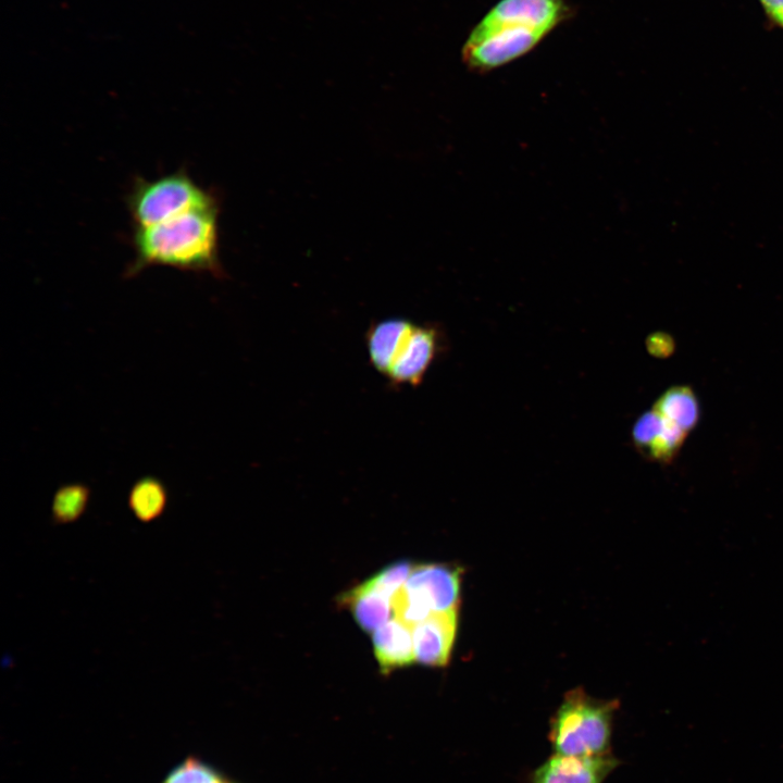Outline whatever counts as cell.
Returning a JSON list of instances; mask_svg holds the SVG:
<instances>
[{"mask_svg":"<svg viewBox=\"0 0 783 783\" xmlns=\"http://www.w3.org/2000/svg\"><path fill=\"white\" fill-rule=\"evenodd\" d=\"M570 14L566 0H500L462 47L469 70L489 72L533 50Z\"/></svg>","mask_w":783,"mask_h":783,"instance_id":"6da1fadb","label":"cell"},{"mask_svg":"<svg viewBox=\"0 0 783 783\" xmlns=\"http://www.w3.org/2000/svg\"><path fill=\"white\" fill-rule=\"evenodd\" d=\"M217 216L219 206H215L192 210L159 224L135 226L132 234L134 259L124 277H134L152 265L223 277Z\"/></svg>","mask_w":783,"mask_h":783,"instance_id":"7a4b0ae2","label":"cell"},{"mask_svg":"<svg viewBox=\"0 0 783 783\" xmlns=\"http://www.w3.org/2000/svg\"><path fill=\"white\" fill-rule=\"evenodd\" d=\"M364 339L370 364L397 387L421 384L440 348L435 326L401 316L372 322Z\"/></svg>","mask_w":783,"mask_h":783,"instance_id":"3957f363","label":"cell"},{"mask_svg":"<svg viewBox=\"0 0 783 783\" xmlns=\"http://www.w3.org/2000/svg\"><path fill=\"white\" fill-rule=\"evenodd\" d=\"M619 701L598 699L583 688L568 692L550 720L548 738L556 754L589 756L611 751Z\"/></svg>","mask_w":783,"mask_h":783,"instance_id":"277c9868","label":"cell"},{"mask_svg":"<svg viewBox=\"0 0 783 783\" xmlns=\"http://www.w3.org/2000/svg\"><path fill=\"white\" fill-rule=\"evenodd\" d=\"M126 202L136 226L159 224L192 210L217 206L213 194L183 169L156 179L137 177Z\"/></svg>","mask_w":783,"mask_h":783,"instance_id":"5b68a950","label":"cell"},{"mask_svg":"<svg viewBox=\"0 0 783 783\" xmlns=\"http://www.w3.org/2000/svg\"><path fill=\"white\" fill-rule=\"evenodd\" d=\"M461 569L444 563L412 567L405 585L391 598L394 618L413 626L432 612L460 607Z\"/></svg>","mask_w":783,"mask_h":783,"instance_id":"8992f818","label":"cell"},{"mask_svg":"<svg viewBox=\"0 0 783 783\" xmlns=\"http://www.w3.org/2000/svg\"><path fill=\"white\" fill-rule=\"evenodd\" d=\"M619 760L611 751L575 756L554 753L531 775V783H604Z\"/></svg>","mask_w":783,"mask_h":783,"instance_id":"52a82bcc","label":"cell"},{"mask_svg":"<svg viewBox=\"0 0 783 783\" xmlns=\"http://www.w3.org/2000/svg\"><path fill=\"white\" fill-rule=\"evenodd\" d=\"M459 608L432 612L412 626L415 661L427 667H445L457 635Z\"/></svg>","mask_w":783,"mask_h":783,"instance_id":"ba28073f","label":"cell"},{"mask_svg":"<svg viewBox=\"0 0 783 783\" xmlns=\"http://www.w3.org/2000/svg\"><path fill=\"white\" fill-rule=\"evenodd\" d=\"M632 437L636 449L645 458L669 463L679 453L687 433L652 409L642 414L635 422Z\"/></svg>","mask_w":783,"mask_h":783,"instance_id":"9c48e42d","label":"cell"},{"mask_svg":"<svg viewBox=\"0 0 783 783\" xmlns=\"http://www.w3.org/2000/svg\"><path fill=\"white\" fill-rule=\"evenodd\" d=\"M375 660L382 673L411 666L415 661L412 627L391 618L372 633Z\"/></svg>","mask_w":783,"mask_h":783,"instance_id":"30bf717a","label":"cell"},{"mask_svg":"<svg viewBox=\"0 0 783 783\" xmlns=\"http://www.w3.org/2000/svg\"><path fill=\"white\" fill-rule=\"evenodd\" d=\"M338 601L366 633L372 634L394 618L391 599L373 589L365 581L343 593Z\"/></svg>","mask_w":783,"mask_h":783,"instance_id":"8fae6325","label":"cell"},{"mask_svg":"<svg viewBox=\"0 0 783 783\" xmlns=\"http://www.w3.org/2000/svg\"><path fill=\"white\" fill-rule=\"evenodd\" d=\"M654 410L687 434L697 425L700 413L694 390L685 385L667 389L655 402Z\"/></svg>","mask_w":783,"mask_h":783,"instance_id":"7c38bea8","label":"cell"},{"mask_svg":"<svg viewBox=\"0 0 783 783\" xmlns=\"http://www.w3.org/2000/svg\"><path fill=\"white\" fill-rule=\"evenodd\" d=\"M166 504L167 490L158 477L142 476L129 489V509L141 522L147 523L158 519L164 512Z\"/></svg>","mask_w":783,"mask_h":783,"instance_id":"4fadbf2b","label":"cell"},{"mask_svg":"<svg viewBox=\"0 0 783 783\" xmlns=\"http://www.w3.org/2000/svg\"><path fill=\"white\" fill-rule=\"evenodd\" d=\"M90 499L89 487L79 482L60 486L53 495L51 515L57 524L77 521L86 511Z\"/></svg>","mask_w":783,"mask_h":783,"instance_id":"5bb4252c","label":"cell"},{"mask_svg":"<svg viewBox=\"0 0 783 783\" xmlns=\"http://www.w3.org/2000/svg\"><path fill=\"white\" fill-rule=\"evenodd\" d=\"M161 783H232L223 773L198 757L174 767Z\"/></svg>","mask_w":783,"mask_h":783,"instance_id":"9a60e30c","label":"cell"},{"mask_svg":"<svg viewBox=\"0 0 783 783\" xmlns=\"http://www.w3.org/2000/svg\"><path fill=\"white\" fill-rule=\"evenodd\" d=\"M412 567L408 560H398L381 569L365 582L373 589L391 599L405 585Z\"/></svg>","mask_w":783,"mask_h":783,"instance_id":"2e32d148","label":"cell"},{"mask_svg":"<svg viewBox=\"0 0 783 783\" xmlns=\"http://www.w3.org/2000/svg\"><path fill=\"white\" fill-rule=\"evenodd\" d=\"M647 348L656 357H667L674 349L673 339L664 333H655L647 338Z\"/></svg>","mask_w":783,"mask_h":783,"instance_id":"e0dca14e","label":"cell"},{"mask_svg":"<svg viewBox=\"0 0 783 783\" xmlns=\"http://www.w3.org/2000/svg\"><path fill=\"white\" fill-rule=\"evenodd\" d=\"M767 16L776 25L783 28V0H759Z\"/></svg>","mask_w":783,"mask_h":783,"instance_id":"ac0fdd59","label":"cell"},{"mask_svg":"<svg viewBox=\"0 0 783 783\" xmlns=\"http://www.w3.org/2000/svg\"><path fill=\"white\" fill-rule=\"evenodd\" d=\"M233 783V782H232Z\"/></svg>","mask_w":783,"mask_h":783,"instance_id":"d6986e66","label":"cell"}]
</instances>
